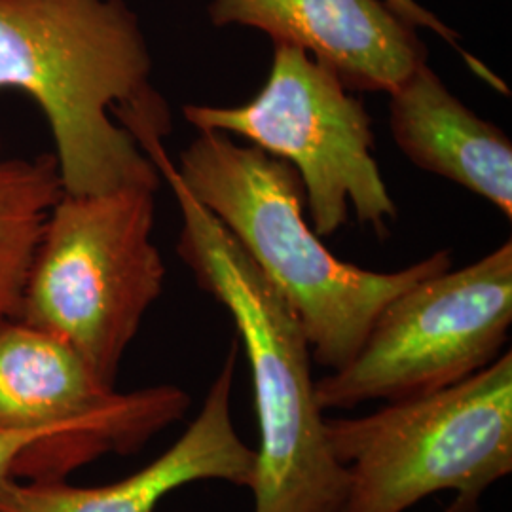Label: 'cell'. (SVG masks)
<instances>
[{
	"label": "cell",
	"mask_w": 512,
	"mask_h": 512,
	"mask_svg": "<svg viewBox=\"0 0 512 512\" xmlns=\"http://www.w3.org/2000/svg\"><path fill=\"white\" fill-rule=\"evenodd\" d=\"M152 54L126 0H0V93H27L54 139L63 192L160 188L139 139L171 133Z\"/></svg>",
	"instance_id": "obj_1"
},
{
	"label": "cell",
	"mask_w": 512,
	"mask_h": 512,
	"mask_svg": "<svg viewBox=\"0 0 512 512\" xmlns=\"http://www.w3.org/2000/svg\"><path fill=\"white\" fill-rule=\"evenodd\" d=\"M110 454L99 440L46 431H0V480H65L74 469Z\"/></svg>",
	"instance_id": "obj_13"
},
{
	"label": "cell",
	"mask_w": 512,
	"mask_h": 512,
	"mask_svg": "<svg viewBox=\"0 0 512 512\" xmlns=\"http://www.w3.org/2000/svg\"><path fill=\"white\" fill-rule=\"evenodd\" d=\"M385 4L406 21L408 25H412L414 29H429L431 33H435L437 37L442 38L444 42H448L452 48H456L461 57L469 63V67L475 71L480 78H484L488 73V67H484L476 57L467 54L465 50H461L459 46L458 33L454 29H450L442 19L437 18L433 12H429L427 8H423L420 2L416 0H384Z\"/></svg>",
	"instance_id": "obj_14"
},
{
	"label": "cell",
	"mask_w": 512,
	"mask_h": 512,
	"mask_svg": "<svg viewBox=\"0 0 512 512\" xmlns=\"http://www.w3.org/2000/svg\"><path fill=\"white\" fill-rule=\"evenodd\" d=\"M512 323V241L412 285L385 306L348 365L315 382L319 406L429 395L492 365Z\"/></svg>",
	"instance_id": "obj_7"
},
{
	"label": "cell",
	"mask_w": 512,
	"mask_h": 512,
	"mask_svg": "<svg viewBox=\"0 0 512 512\" xmlns=\"http://www.w3.org/2000/svg\"><path fill=\"white\" fill-rule=\"evenodd\" d=\"M325 435L348 473L342 512H404L439 492L454 494L446 512H478L512 471L511 351L435 393L325 420Z\"/></svg>",
	"instance_id": "obj_5"
},
{
	"label": "cell",
	"mask_w": 512,
	"mask_h": 512,
	"mask_svg": "<svg viewBox=\"0 0 512 512\" xmlns=\"http://www.w3.org/2000/svg\"><path fill=\"white\" fill-rule=\"evenodd\" d=\"M198 131L234 133L293 165L319 238L355 217L387 236L397 205L374 158L372 120L338 76L298 46L275 42L264 88L239 107L184 105Z\"/></svg>",
	"instance_id": "obj_6"
},
{
	"label": "cell",
	"mask_w": 512,
	"mask_h": 512,
	"mask_svg": "<svg viewBox=\"0 0 512 512\" xmlns=\"http://www.w3.org/2000/svg\"><path fill=\"white\" fill-rule=\"evenodd\" d=\"M156 192H63L23 285L18 319L67 342L107 387L164 291L165 264L152 241Z\"/></svg>",
	"instance_id": "obj_4"
},
{
	"label": "cell",
	"mask_w": 512,
	"mask_h": 512,
	"mask_svg": "<svg viewBox=\"0 0 512 512\" xmlns=\"http://www.w3.org/2000/svg\"><path fill=\"white\" fill-rule=\"evenodd\" d=\"M389 97L391 135L404 156L494 203L511 220V139L467 109L429 63L404 78Z\"/></svg>",
	"instance_id": "obj_11"
},
{
	"label": "cell",
	"mask_w": 512,
	"mask_h": 512,
	"mask_svg": "<svg viewBox=\"0 0 512 512\" xmlns=\"http://www.w3.org/2000/svg\"><path fill=\"white\" fill-rule=\"evenodd\" d=\"M143 148L179 203L177 255L228 310L247 351L260 435L255 512H342L348 473L330 454L298 317L222 222L190 196L162 141Z\"/></svg>",
	"instance_id": "obj_2"
},
{
	"label": "cell",
	"mask_w": 512,
	"mask_h": 512,
	"mask_svg": "<svg viewBox=\"0 0 512 512\" xmlns=\"http://www.w3.org/2000/svg\"><path fill=\"white\" fill-rule=\"evenodd\" d=\"M175 171L287 300L313 361L329 370L348 365L391 300L452 268L446 249L399 272H372L336 258L304 219V186L293 165L236 145L228 133L200 131Z\"/></svg>",
	"instance_id": "obj_3"
},
{
	"label": "cell",
	"mask_w": 512,
	"mask_h": 512,
	"mask_svg": "<svg viewBox=\"0 0 512 512\" xmlns=\"http://www.w3.org/2000/svg\"><path fill=\"white\" fill-rule=\"evenodd\" d=\"M239 338L230 344L202 410L175 444L141 471L105 486L80 488L65 480H0V512H154L165 495L203 480L253 488L256 450L232 418Z\"/></svg>",
	"instance_id": "obj_9"
},
{
	"label": "cell",
	"mask_w": 512,
	"mask_h": 512,
	"mask_svg": "<svg viewBox=\"0 0 512 512\" xmlns=\"http://www.w3.org/2000/svg\"><path fill=\"white\" fill-rule=\"evenodd\" d=\"M190 403L177 385L120 393L61 338L18 317L0 321V431L88 437L128 456L183 420Z\"/></svg>",
	"instance_id": "obj_8"
},
{
	"label": "cell",
	"mask_w": 512,
	"mask_h": 512,
	"mask_svg": "<svg viewBox=\"0 0 512 512\" xmlns=\"http://www.w3.org/2000/svg\"><path fill=\"white\" fill-rule=\"evenodd\" d=\"M215 27H251L298 46L349 92L391 93L427 63L416 29L384 0H211Z\"/></svg>",
	"instance_id": "obj_10"
},
{
	"label": "cell",
	"mask_w": 512,
	"mask_h": 512,
	"mask_svg": "<svg viewBox=\"0 0 512 512\" xmlns=\"http://www.w3.org/2000/svg\"><path fill=\"white\" fill-rule=\"evenodd\" d=\"M61 196L52 152L12 156L0 143V321L18 317L38 239Z\"/></svg>",
	"instance_id": "obj_12"
}]
</instances>
